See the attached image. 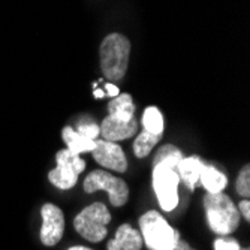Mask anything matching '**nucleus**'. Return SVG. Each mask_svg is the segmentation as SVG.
<instances>
[{
	"instance_id": "f257e3e1",
	"label": "nucleus",
	"mask_w": 250,
	"mask_h": 250,
	"mask_svg": "<svg viewBox=\"0 0 250 250\" xmlns=\"http://www.w3.org/2000/svg\"><path fill=\"white\" fill-rule=\"evenodd\" d=\"M204 208L210 229L217 235H231L238 228L241 214L232 199L220 193H207L204 198Z\"/></svg>"
},
{
	"instance_id": "f03ea898",
	"label": "nucleus",
	"mask_w": 250,
	"mask_h": 250,
	"mask_svg": "<svg viewBox=\"0 0 250 250\" xmlns=\"http://www.w3.org/2000/svg\"><path fill=\"white\" fill-rule=\"evenodd\" d=\"M130 54V42L120 33L108 35L101 45V67L105 78L122 81L126 75Z\"/></svg>"
},
{
	"instance_id": "7ed1b4c3",
	"label": "nucleus",
	"mask_w": 250,
	"mask_h": 250,
	"mask_svg": "<svg viewBox=\"0 0 250 250\" xmlns=\"http://www.w3.org/2000/svg\"><path fill=\"white\" fill-rule=\"evenodd\" d=\"M138 223L143 243L150 250H171L180 238V232L174 229L157 210L144 213Z\"/></svg>"
},
{
	"instance_id": "20e7f679",
	"label": "nucleus",
	"mask_w": 250,
	"mask_h": 250,
	"mask_svg": "<svg viewBox=\"0 0 250 250\" xmlns=\"http://www.w3.org/2000/svg\"><path fill=\"white\" fill-rule=\"evenodd\" d=\"M111 222V213L102 202H93L83 208L74 219L75 231L90 243H99L108 235L106 226Z\"/></svg>"
},
{
	"instance_id": "39448f33",
	"label": "nucleus",
	"mask_w": 250,
	"mask_h": 250,
	"mask_svg": "<svg viewBox=\"0 0 250 250\" xmlns=\"http://www.w3.org/2000/svg\"><path fill=\"white\" fill-rule=\"evenodd\" d=\"M105 190L112 207H123L129 199V188L126 181L109 174L108 171H92L84 180V192L95 193Z\"/></svg>"
},
{
	"instance_id": "423d86ee",
	"label": "nucleus",
	"mask_w": 250,
	"mask_h": 250,
	"mask_svg": "<svg viewBox=\"0 0 250 250\" xmlns=\"http://www.w3.org/2000/svg\"><path fill=\"white\" fill-rule=\"evenodd\" d=\"M57 167L48 172V180L53 186L62 190L72 189L80 174L85 169V161L80 157V154H74L71 150H60L56 154Z\"/></svg>"
},
{
	"instance_id": "0eeeda50",
	"label": "nucleus",
	"mask_w": 250,
	"mask_h": 250,
	"mask_svg": "<svg viewBox=\"0 0 250 250\" xmlns=\"http://www.w3.org/2000/svg\"><path fill=\"white\" fill-rule=\"evenodd\" d=\"M153 189L161 208L167 213L178 206V185L180 178L175 169L156 165L153 167Z\"/></svg>"
},
{
	"instance_id": "6e6552de",
	"label": "nucleus",
	"mask_w": 250,
	"mask_h": 250,
	"mask_svg": "<svg viewBox=\"0 0 250 250\" xmlns=\"http://www.w3.org/2000/svg\"><path fill=\"white\" fill-rule=\"evenodd\" d=\"M41 216H42L41 241H42L43 246L53 247L63 237V232H64V214L57 206L48 202V204H43V206H42Z\"/></svg>"
},
{
	"instance_id": "1a4fd4ad",
	"label": "nucleus",
	"mask_w": 250,
	"mask_h": 250,
	"mask_svg": "<svg viewBox=\"0 0 250 250\" xmlns=\"http://www.w3.org/2000/svg\"><path fill=\"white\" fill-rule=\"evenodd\" d=\"M93 159L104 168L116 172H125L127 169V161L120 146L105 140H96L95 148L90 151Z\"/></svg>"
},
{
	"instance_id": "9d476101",
	"label": "nucleus",
	"mask_w": 250,
	"mask_h": 250,
	"mask_svg": "<svg viewBox=\"0 0 250 250\" xmlns=\"http://www.w3.org/2000/svg\"><path fill=\"white\" fill-rule=\"evenodd\" d=\"M99 127H101V135L104 136L105 141L117 143L132 138L138 132V122H136V119H133L132 122L125 123L111 116H106Z\"/></svg>"
},
{
	"instance_id": "9b49d317",
	"label": "nucleus",
	"mask_w": 250,
	"mask_h": 250,
	"mask_svg": "<svg viewBox=\"0 0 250 250\" xmlns=\"http://www.w3.org/2000/svg\"><path fill=\"white\" fill-rule=\"evenodd\" d=\"M143 246L144 243L140 231L132 228L129 223H123L117 228L116 237L108 241L106 250H141Z\"/></svg>"
},
{
	"instance_id": "f8f14e48",
	"label": "nucleus",
	"mask_w": 250,
	"mask_h": 250,
	"mask_svg": "<svg viewBox=\"0 0 250 250\" xmlns=\"http://www.w3.org/2000/svg\"><path fill=\"white\" fill-rule=\"evenodd\" d=\"M204 161L199 156H189V157H183L181 162L177 165V174L180 181L188 186L189 190L195 189V185L198 183L199 180V174L204 168Z\"/></svg>"
},
{
	"instance_id": "ddd939ff",
	"label": "nucleus",
	"mask_w": 250,
	"mask_h": 250,
	"mask_svg": "<svg viewBox=\"0 0 250 250\" xmlns=\"http://www.w3.org/2000/svg\"><path fill=\"white\" fill-rule=\"evenodd\" d=\"M108 112L111 117H114L120 122H132L135 119V104L129 93H122L108 104Z\"/></svg>"
},
{
	"instance_id": "4468645a",
	"label": "nucleus",
	"mask_w": 250,
	"mask_h": 250,
	"mask_svg": "<svg viewBox=\"0 0 250 250\" xmlns=\"http://www.w3.org/2000/svg\"><path fill=\"white\" fill-rule=\"evenodd\" d=\"M199 181L202 188L207 190V193H220L223 189L228 186V178L226 175L219 171L213 165H204L201 174H199Z\"/></svg>"
},
{
	"instance_id": "2eb2a0df",
	"label": "nucleus",
	"mask_w": 250,
	"mask_h": 250,
	"mask_svg": "<svg viewBox=\"0 0 250 250\" xmlns=\"http://www.w3.org/2000/svg\"><path fill=\"white\" fill-rule=\"evenodd\" d=\"M63 141L67 146V150H71L74 154H81V153H87L92 151L96 146V140H88L85 136L80 135L77 130H74V127L66 126L62 132Z\"/></svg>"
},
{
	"instance_id": "dca6fc26",
	"label": "nucleus",
	"mask_w": 250,
	"mask_h": 250,
	"mask_svg": "<svg viewBox=\"0 0 250 250\" xmlns=\"http://www.w3.org/2000/svg\"><path fill=\"white\" fill-rule=\"evenodd\" d=\"M185 157L183 151H181L178 147L172 146V144H167L159 148L153 157V167L156 165H164L172 169H177V165L181 162V159Z\"/></svg>"
},
{
	"instance_id": "f3484780",
	"label": "nucleus",
	"mask_w": 250,
	"mask_h": 250,
	"mask_svg": "<svg viewBox=\"0 0 250 250\" xmlns=\"http://www.w3.org/2000/svg\"><path fill=\"white\" fill-rule=\"evenodd\" d=\"M161 140H162V135H154V133L143 130L133 141V154L138 159L147 157Z\"/></svg>"
},
{
	"instance_id": "a211bd4d",
	"label": "nucleus",
	"mask_w": 250,
	"mask_h": 250,
	"mask_svg": "<svg viewBox=\"0 0 250 250\" xmlns=\"http://www.w3.org/2000/svg\"><path fill=\"white\" fill-rule=\"evenodd\" d=\"M143 129L154 135H164V116L159 108L148 106L143 114Z\"/></svg>"
},
{
	"instance_id": "6ab92c4d",
	"label": "nucleus",
	"mask_w": 250,
	"mask_h": 250,
	"mask_svg": "<svg viewBox=\"0 0 250 250\" xmlns=\"http://www.w3.org/2000/svg\"><path fill=\"white\" fill-rule=\"evenodd\" d=\"M235 189L241 198L250 196V167L249 165H244L243 169L240 171L237 181H235Z\"/></svg>"
},
{
	"instance_id": "aec40b11",
	"label": "nucleus",
	"mask_w": 250,
	"mask_h": 250,
	"mask_svg": "<svg viewBox=\"0 0 250 250\" xmlns=\"http://www.w3.org/2000/svg\"><path fill=\"white\" fill-rule=\"evenodd\" d=\"M77 132L88 140H98V136L101 133V127L90 119H81L77 125Z\"/></svg>"
},
{
	"instance_id": "412c9836",
	"label": "nucleus",
	"mask_w": 250,
	"mask_h": 250,
	"mask_svg": "<svg viewBox=\"0 0 250 250\" xmlns=\"http://www.w3.org/2000/svg\"><path fill=\"white\" fill-rule=\"evenodd\" d=\"M214 250H241V246L231 235H220L214 241Z\"/></svg>"
},
{
	"instance_id": "4be33fe9",
	"label": "nucleus",
	"mask_w": 250,
	"mask_h": 250,
	"mask_svg": "<svg viewBox=\"0 0 250 250\" xmlns=\"http://www.w3.org/2000/svg\"><path fill=\"white\" fill-rule=\"evenodd\" d=\"M238 211H240V214L244 216L246 220H250V202H249V199L240 201V204H238Z\"/></svg>"
},
{
	"instance_id": "5701e85b",
	"label": "nucleus",
	"mask_w": 250,
	"mask_h": 250,
	"mask_svg": "<svg viewBox=\"0 0 250 250\" xmlns=\"http://www.w3.org/2000/svg\"><path fill=\"white\" fill-rule=\"evenodd\" d=\"M171 250H196V249H193L188 241H185V240H181V237L177 240V243L174 244V247L171 249Z\"/></svg>"
},
{
	"instance_id": "b1692460",
	"label": "nucleus",
	"mask_w": 250,
	"mask_h": 250,
	"mask_svg": "<svg viewBox=\"0 0 250 250\" xmlns=\"http://www.w3.org/2000/svg\"><path fill=\"white\" fill-rule=\"evenodd\" d=\"M105 90H106V95H108L109 98H116V96L120 95L119 87L114 85V84H106V85H105Z\"/></svg>"
},
{
	"instance_id": "393cba45",
	"label": "nucleus",
	"mask_w": 250,
	"mask_h": 250,
	"mask_svg": "<svg viewBox=\"0 0 250 250\" xmlns=\"http://www.w3.org/2000/svg\"><path fill=\"white\" fill-rule=\"evenodd\" d=\"M67 250H93V249L85 247V246H72V247H69Z\"/></svg>"
},
{
	"instance_id": "a878e982",
	"label": "nucleus",
	"mask_w": 250,
	"mask_h": 250,
	"mask_svg": "<svg viewBox=\"0 0 250 250\" xmlns=\"http://www.w3.org/2000/svg\"><path fill=\"white\" fill-rule=\"evenodd\" d=\"M93 96H95V98H104V96H105V93L102 92V90H99V88H98V90H95V92H93Z\"/></svg>"
},
{
	"instance_id": "bb28decb",
	"label": "nucleus",
	"mask_w": 250,
	"mask_h": 250,
	"mask_svg": "<svg viewBox=\"0 0 250 250\" xmlns=\"http://www.w3.org/2000/svg\"><path fill=\"white\" fill-rule=\"evenodd\" d=\"M241 250H250L249 247H241Z\"/></svg>"
}]
</instances>
